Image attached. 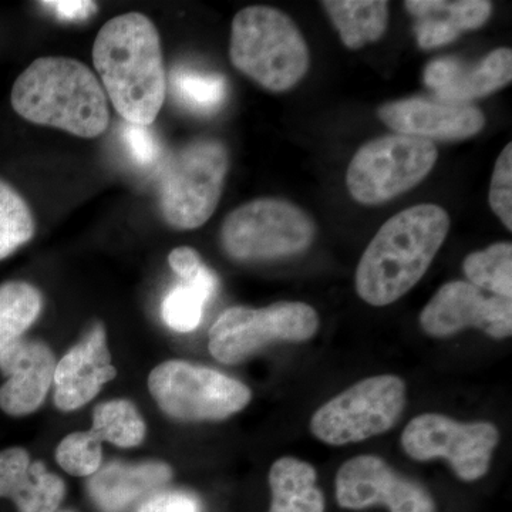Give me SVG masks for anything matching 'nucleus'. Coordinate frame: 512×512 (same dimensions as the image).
I'll use <instances>...</instances> for the list:
<instances>
[{"label": "nucleus", "mask_w": 512, "mask_h": 512, "mask_svg": "<svg viewBox=\"0 0 512 512\" xmlns=\"http://www.w3.org/2000/svg\"><path fill=\"white\" fill-rule=\"evenodd\" d=\"M380 120L397 134L426 140H467L485 126L483 111L471 104L412 97L379 109Z\"/></svg>", "instance_id": "nucleus-14"}, {"label": "nucleus", "mask_w": 512, "mask_h": 512, "mask_svg": "<svg viewBox=\"0 0 512 512\" xmlns=\"http://www.w3.org/2000/svg\"><path fill=\"white\" fill-rule=\"evenodd\" d=\"M121 138H123L128 157L138 167H151L156 163L160 156V144H158L156 134L150 128L126 123L121 131Z\"/></svg>", "instance_id": "nucleus-31"}, {"label": "nucleus", "mask_w": 512, "mask_h": 512, "mask_svg": "<svg viewBox=\"0 0 512 512\" xmlns=\"http://www.w3.org/2000/svg\"><path fill=\"white\" fill-rule=\"evenodd\" d=\"M137 512H201V504L183 491H164L147 498Z\"/></svg>", "instance_id": "nucleus-32"}, {"label": "nucleus", "mask_w": 512, "mask_h": 512, "mask_svg": "<svg viewBox=\"0 0 512 512\" xmlns=\"http://www.w3.org/2000/svg\"><path fill=\"white\" fill-rule=\"evenodd\" d=\"M42 311V295L26 282L0 285V353L35 323Z\"/></svg>", "instance_id": "nucleus-25"}, {"label": "nucleus", "mask_w": 512, "mask_h": 512, "mask_svg": "<svg viewBox=\"0 0 512 512\" xmlns=\"http://www.w3.org/2000/svg\"><path fill=\"white\" fill-rule=\"evenodd\" d=\"M171 269L183 279V282L192 281L202 269L201 256L195 249L190 247H180L174 249L168 256Z\"/></svg>", "instance_id": "nucleus-34"}, {"label": "nucleus", "mask_w": 512, "mask_h": 512, "mask_svg": "<svg viewBox=\"0 0 512 512\" xmlns=\"http://www.w3.org/2000/svg\"><path fill=\"white\" fill-rule=\"evenodd\" d=\"M42 8H46L62 20L69 22H82L89 19L96 12L97 5L94 2H86V0H50V2H39Z\"/></svg>", "instance_id": "nucleus-33"}, {"label": "nucleus", "mask_w": 512, "mask_h": 512, "mask_svg": "<svg viewBox=\"0 0 512 512\" xmlns=\"http://www.w3.org/2000/svg\"><path fill=\"white\" fill-rule=\"evenodd\" d=\"M436 144L426 138L390 134L369 141L350 161L346 184L360 204L393 200L420 184L436 164Z\"/></svg>", "instance_id": "nucleus-9"}, {"label": "nucleus", "mask_w": 512, "mask_h": 512, "mask_svg": "<svg viewBox=\"0 0 512 512\" xmlns=\"http://www.w3.org/2000/svg\"><path fill=\"white\" fill-rule=\"evenodd\" d=\"M450 231L439 205L420 204L384 222L356 269V292L372 306L399 301L419 284Z\"/></svg>", "instance_id": "nucleus-2"}, {"label": "nucleus", "mask_w": 512, "mask_h": 512, "mask_svg": "<svg viewBox=\"0 0 512 512\" xmlns=\"http://www.w3.org/2000/svg\"><path fill=\"white\" fill-rule=\"evenodd\" d=\"M148 390L167 416L188 423L228 419L252 400L247 384L183 360H168L151 370Z\"/></svg>", "instance_id": "nucleus-8"}, {"label": "nucleus", "mask_w": 512, "mask_h": 512, "mask_svg": "<svg viewBox=\"0 0 512 512\" xmlns=\"http://www.w3.org/2000/svg\"><path fill=\"white\" fill-rule=\"evenodd\" d=\"M488 200L504 227L512 231V144L505 146L495 163Z\"/></svg>", "instance_id": "nucleus-30"}, {"label": "nucleus", "mask_w": 512, "mask_h": 512, "mask_svg": "<svg viewBox=\"0 0 512 512\" xmlns=\"http://www.w3.org/2000/svg\"><path fill=\"white\" fill-rule=\"evenodd\" d=\"M340 508L352 511L383 505L390 512H437L426 487L400 476L382 457L362 454L340 466L335 478Z\"/></svg>", "instance_id": "nucleus-12"}, {"label": "nucleus", "mask_w": 512, "mask_h": 512, "mask_svg": "<svg viewBox=\"0 0 512 512\" xmlns=\"http://www.w3.org/2000/svg\"><path fill=\"white\" fill-rule=\"evenodd\" d=\"M272 501L269 512H325L318 473L308 461L282 457L269 470Z\"/></svg>", "instance_id": "nucleus-21"}, {"label": "nucleus", "mask_w": 512, "mask_h": 512, "mask_svg": "<svg viewBox=\"0 0 512 512\" xmlns=\"http://www.w3.org/2000/svg\"><path fill=\"white\" fill-rule=\"evenodd\" d=\"M35 235V220L28 202L0 178V261L15 254Z\"/></svg>", "instance_id": "nucleus-28"}, {"label": "nucleus", "mask_w": 512, "mask_h": 512, "mask_svg": "<svg viewBox=\"0 0 512 512\" xmlns=\"http://www.w3.org/2000/svg\"><path fill=\"white\" fill-rule=\"evenodd\" d=\"M229 59L239 72L275 93L292 89L311 66L301 30L286 13L271 6H249L237 13Z\"/></svg>", "instance_id": "nucleus-4"}, {"label": "nucleus", "mask_w": 512, "mask_h": 512, "mask_svg": "<svg viewBox=\"0 0 512 512\" xmlns=\"http://www.w3.org/2000/svg\"><path fill=\"white\" fill-rule=\"evenodd\" d=\"M93 62L104 93L126 123L148 127L167 93L160 35L141 13L109 20L94 40Z\"/></svg>", "instance_id": "nucleus-1"}, {"label": "nucleus", "mask_w": 512, "mask_h": 512, "mask_svg": "<svg viewBox=\"0 0 512 512\" xmlns=\"http://www.w3.org/2000/svg\"><path fill=\"white\" fill-rule=\"evenodd\" d=\"M500 431L490 421L460 423L439 413L414 417L402 433L404 453L412 460L444 458L461 481L473 483L488 473Z\"/></svg>", "instance_id": "nucleus-11"}, {"label": "nucleus", "mask_w": 512, "mask_h": 512, "mask_svg": "<svg viewBox=\"0 0 512 512\" xmlns=\"http://www.w3.org/2000/svg\"><path fill=\"white\" fill-rule=\"evenodd\" d=\"M404 8L414 19L417 43L424 50L446 46L461 33L480 29L493 13L488 0H407Z\"/></svg>", "instance_id": "nucleus-19"}, {"label": "nucleus", "mask_w": 512, "mask_h": 512, "mask_svg": "<svg viewBox=\"0 0 512 512\" xmlns=\"http://www.w3.org/2000/svg\"><path fill=\"white\" fill-rule=\"evenodd\" d=\"M218 279L207 266L192 281L183 282L167 293L161 306L165 325L175 332L187 333L197 329L204 306L215 295Z\"/></svg>", "instance_id": "nucleus-23"}, {"label": "nucleus", "mask_w": 512, "mask_h": 512, "mask_svg": "<svg viewBox=\"0 0 512 512\" xmlns=\"http://www.w3.org/2000/svg\"><path fill=\"white\" fill-rule=\"evenodd\" d=\"M10 103L23 119L94 138L109 126L107 96L96 74L77 60L42 57L15 84Z\"/></svg>", "instance_id": "nucleus-3"}, {"label": "nucleus", "mask_w": 512, "mask_h": 512, "mask_svg": "<svg viewBox=\"0 0 512 512\" xmlns=\"http://www.w3.org/2000/svg\"><path fill=\"white\" fill-rule=\"evenodd\" d=\"M315 234L312 218L301 208L292 202L261 198L225 218L221 245L234 261H276L305 252Z\"/></svg>", "instance_id": "nucleus-6"}, {"label": "nucleus", "mask_w": 512, "mask_h": 512, "mask_svg": "<svg viewBox=\"0 0 512 512\" xmlns=\"http://www.w3.org/2000/svg\"><path fill=\"white\" fill-rule=\"evenodd\" d=\"M406 407V383L399 376L360 380L320 406L311 433L328 446L360 443L392 430Z\"/></svg>", "instance_id": "nucleus-7"}, {"label": "nucleus", "mask_w": 512, "mask_h": 512, "mask_svg": "<svg viewBox=\"0 0 512 512\" xmlns=\"http://www.w3.org/2000/svg\"><path fill=\"white\" fill-rule=\"evenodd\" d=\"M117 369L107 348L106 330L100 323L57 362L55 404L62 412H73L92 402L104 384L116 379Z\"/></svg>", "instance_id": "nucleus-16"}, {"label": "nucleus", "mask_w": 512, "mask_h": 512, "mask_svg": "<svg viewBox=\"0 0 512 512\" xmlns=\"http://www.w3.org/2000/svg\"><path fill=\"white\" fill-rule=\"evenodd\" d=\"M173 477L168 464L110 463L100 467L89 481V493L103 512H121L140 498L160 490Z\"/></svg>", "instance_id": "nucleus-20"}, {"label": "nucleus", "mask_w": 512, "mask_h": 512, "mask_svg": "<svg viewBox=\"0 0 512 512\" xmlns=\"http://www.w3.org/2000/svg\"><path fill=\"white\" fill-rule=\"evenodd\" d=\"M168 83L178 104L202 116H210L220 110L227 97V82L217 73H202L178 66L171 70Z\"/></svg>", "instance_id": "nucleus-24"}, {"label": "nucleus", "mask_w": 512, "mask_h": 512, "mask_svg": "<svg viewBox=\"0 0 512 512\" xmlns=\"http://www.w3.org/2000/svg\"><path fill=\"white\" fill-rule=\"evenodd\" d=\"M66 485L47 470L42 461H32L22 447L0 451V498H8L18 512H56Z\"/></svg>", "instance_id": "nucleus-18"}, {"label": "nucleus", "mask_w": 512, "mask_h": 512, "mask_svg": "<svg viewBox=\"0 0 512 512\" xmlns=\"http://www.w3.org/2000/svg\"><path fill=\"white\" fill-rule=\"evenodd\" d=\"M420 326L433 338H448L464 329L481 330L493 339L510 338L512 302L484 295L470 282H448L424 306Z\"/></svg>", "instance_id": "nucleus-13"}, {"label": "nucleus", "mask_w": 512, "mask_h": 512, "mask_svg": "<svg viewBox=\"0 0 512 512\" xmlns=\"http://www.w3.org/2000/svg\"><path fill=\"white\" fill-rule=\"evenodd\" d=\"M349 49L377 42L389 25V2L384 0H326L322 2Z\"/></svg>", "instance_id": "nucleus-22"}, {"label": "nucleus", "mask_w": 512, "mask_h": 512, "mask_svg": "<svg viewBox=\"0 0 512 512\" xmlns=\"http://www.w3.org/2000/svg\"><path fill=\"white\" fill-rule=\"evenodd\" d=\"M229 167L221 141L197 140L168 158L160 178L164 220L177 229L202 227L217 210Z\"/></svg>", "instance_id": "nucleus-5"}, {"label": "nucleus", "mask_w": 512, "mask_h": 512, "mask_svg": "<svg viewBox=\"0 0 512 512\" xmlns=\"http://www.w3.org/2000/svg\"><path fill=\"white\" fill-rule=\"evenodd\" d=\"M463 271L471 285L512 298V245L510 242L490 245L484 251L473 252L464 259Z\"/></svg>", "instance_id": "nucleus-27"}, {"label": "nucleus", "mask_w": 512, "mask_h": 512, "mask_svg": "<svg viewBox=\"0 0 512 512\" xmlns=\"http://www.w3.org/2000/svg\"><path fill=\"white\" fill-rule=\"evenodd\" d=\"M57 464L74 477H92L103 461L101 441L92 431H74L60 441L56 450Z\"/></svg>", "instance_id": "nucleus-29"}, {"label": "nucleus", "mask_w": 512, "mask_h": 512, "mask_svg": "<svg viewBox=\"0 0 512 512\" xmlns=\"http://www.w3.org/2000/svg\"><path fill=\"white\" fill-rule=\"evenodd\" d=\"M93 436L101 443L121 448L140 446L146 437V423L137 407L128 400H110L101 403L93 412Z\"/></svg>", "instance_id": "nucleus-26"}, {"label": "nucleus", "mask_w": 512, "mask_h": 512, "mask_svg": "<svg viewBox=\"0 0 512 512\" xmlns=\"http://www.w3.org/2000/svg\"><path fill=\"white\" fill-rule=\"evenodd\" d=\"M512 80L511 49H497L478 63L467 64L456 57H440L424 70V83L437 99L450 103L470 101L503 89Z\"/></svg>", "instance_id": "nucleus-17"}, {"label": "nucleus", "mask_w": 512, "mask_h": 512, "mask_svg": "<svg viewBox=\"0 0 512 512\" xmlns=\"http://www.w3.org/2000/svg\"><path fill=\"white\" fill-rule=\"evenodd\" d=\"M57 512V511H56ZM60 512H72V511H60Z\"/></svg>", "instance_id": "nucleus-35"}, {"label": "nucleus", "mask_w": 512, "mask_h": 512, "mask_svg": "<svg viewBox=\"0 0 512 512\" xmlns=\"http://www.w3.org/2000/svg\"><path fill=\"white\" fill-rule=\"evenodd\" d=\"M55 353L40 340L18 339L0 353V410L12 417L32 414L42 406L55 379Z\"/></svg>", "instance_id": "nucleus-15"}, {"label": "nucleus", "mask_w": 512, "mask_h": 512, "mask_svg": "<svg viewBox=\"0 0 512 512\" xmlns=\"http://www.w3.org/2000/svg\"><path fill=\"white\" fill-rule=\"evenodd\" d=\"M318 312L303 302H278L266 308L234 306L215 320L208 349L218 362L238 365L278 342L301 343L318 333Z\"/></svg>", "instance_id": "nucleus-10"}]
</instances>
